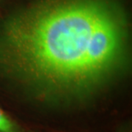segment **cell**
<instances>
[{
  "mask_svg": "<svg viewBox=\"0 0 132 132\" xmlns=\"http://www.w3.org/2000/svg\"><path fill=\"white\" fill-rule=\"evenodd\" d=\"M128 54L118 0H36L0 21V76L46 101L88 98L125 69Z\"/></svg>",
  "mask_w": 132,
  "mask_h": 132,
  "instance_id": "1",
  "label": "cell"
},
{
  "mask_svg": "<svg viewBox=\"0 0 132 132\" xmlns=\"http://www.w3.org/2000/svg\"><path fill=\"white\" fill-rule=\"evenodd\" d=\"M0 132H19L13 120L0 107Z\"/></svg>",
  "mask_w": 132,
  "mask_h": 132,
  "instance_id": "2",
  "label": "cell"
}]
</instances>
